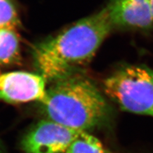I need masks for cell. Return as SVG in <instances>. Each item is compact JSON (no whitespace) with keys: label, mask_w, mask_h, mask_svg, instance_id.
Instances as JSON below:
<instances>
[{"label":"cell","mask_w":153,"mask_h":153,"mask_svg":"<svg viewBox=\"0 0 153 153\" xmlns=\"http://www.w3.org/2000/svg\"><path fill=\"white\" fill-rule=\"evenodd\" d=\"M105 8L114 28L143 31L153 28L149 0H110Z\"/></svg>","instance_id":"8992f818"},{"label":"cell","mask_w":153,"mask_h":153,"mask_svg":"<svg viewBox=\"0 0 153 153\" xmlns=\"http://www.w3.org/2000/svg\"><path fill=\"white\" fill-rule=\"evenodd\" d=\"M113 28L105 7L38 44L33 57L39 74L54 82L79 73L90 63Z\"/></svg>","instance_id":"6da1fadb"},{"label":"cell","mask_w":153,"mask_h":153,"mask_svg":"<svg viewBox=\"0 0 153 153\" xmlns=\"http://www.w3.org/2000/svg\"><path fill=\"white\" fill-rule=\"evenodd\" d=\"M20 59V47L16 29L0 28V68L16 63Z\"/></svg>","instance_id":"52a82bcc"},{"label":"cell","mask_w":153,"mask_h":153,"mask_svg":"<svg viewBox=\"0 0 153 153\" xmlns=\"http://www.w3.org/2000/svg\"><path fill=\"white\" fill-rule=\"evenodd\" d=\"M42 103L47 119L80 131L102 124L109 114L97 86L79 73L52 82Z\"/></svg>","instance_id":"7a4b0ae2"},{"label":"cell","mask_w":153,"mask_h":153,"mask_svg":"<svg viewBox=\"0 0 153 153\" xmlns=\"http://www.w3.org/2000/svg\"><path fill=\"white\" fill-rule=\"evenodd\" d=\"M19 24L18 13L12 0H0V28L16 29Z\"/></svg>","instance_id":"9c48e42d"},{"label":"cell","mask_w":153,"mask_h":153,"mask_svg":"<svg viewBox=\"0 0 153 153\" xmlns=\"http://www.w3.org/2000/svg\"><path fill=\"white\" fill-rule=\"evenodd\" d=\"M149 1H150L151 11H152V17H153V0H149Z\"/></svg>","instance_id":"30bf717a"},{"label":"cell","mask_w":153,"mask_h":153,"mask_svg":"<svg viewBox=\"0 0 153 153\" xmlns=\"http://www.w3.org/2000/svg\"><path fill=\"white\" fill-rule=\"evenodd\" d=\"M66 153H111L97 137L82 131L71 143Z\"/></svg>","instance_id":"ba28073f"},{"label":"cell","mask_w":153,"mask_h":153,"mask_svg":"<svg viewBox=\"0 0 153 153\" xmlns=\"http://www.w3.org/2000/svg\"><path fill=\"white\" fill-rule=\"evenodd\" d=\"M103 89L122 111L153 117V68L123 65L104 80Z\"/></svg>","instance_id":"3957f363"},{"label":"cell","mask_w":153,"mask_h":153,"mask_svg":"<svg viewBox=\"0 0 153 153\" xmlns=\"http://www.w3.org/2000/svg\"><path fill=\"white\" fill-rule=\"evenodd\" d=\"M45 81L41 75L26 71L0 74V100L11 104L42 102L47 95Z\"/></svg>","instance_id":"5b68a950"},{"label":"cell","mask_w":153,"mask_h":153,"mask_svg":"<svg viewBox=\"0 0 153 153\" xmlns=\"http://www.w3.org/2000/svg\"><path fill=\"white\" fill-rule=\"evenodd\" d=\"M81 132L49 119L42 120L27 134L22 146L26 153H66Z\"/></svg>","instance_id":"277c9868"}]
</instances>
